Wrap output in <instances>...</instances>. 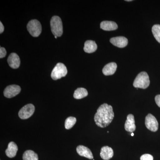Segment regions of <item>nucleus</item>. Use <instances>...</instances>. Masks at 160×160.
<instances>
[{"instance_id": "nucleus-1", "label": "nucleus", "mask_w": 160, "mask_h": 160, "mask_svg": "<svg viewBox=\"0 0 160 160\" xmlns=\"http://www.w3.org/2000/svg\"><path fill=\"white\" fill-rule=\"evenodd\" d=\"M114 116L112 106L104 103L98 108L94 116V121L98 127L105 128L111 123Z\"/></svg>"}, {"instance_id": "nucleus-2", "label": "nucleus", "mask_w": 160, "mask_h": 160, "mask_svg": "<svg viewBox=\"0 0 160 160\" xmlns=\"http://www.w3.org/2000/svg\"><path fill=\"white\" fill-rule=\"evenodd\" d=\"M150 84L149 77L146 72H142L135 79L133 86L136 88L146 89Z\"/></svg>"}, {"instance_id": "nucleus-3", "label": "nucleus", "mask_w": 160, "mask_h": 160, "mask_svg": "<svg viewBox=\"0 0 160 160\" xmlns=\"http://www.w3.org/2000/svg\"><path fill=\"white\" fill-rule=\"evenodd\" d=\"M51 31L55 36L59 37L62 35V22L59 17L54 16L50 21Z\"/></svg>"}, {"instance_id": "nucleus-4", "label": "nucleus", "mask_w": 160, "mask_h": 160, "mask_svg": "<svg viewBox=\"0 0 160 160\" xmlns=\"http://www.w3.org/2000/svg\"><path fill=\"white\" fill-rule=\"evenodd\" d=\"M67 68L64 64L58 63L55 66L51 72L52 78L54 80L61 79L66 76L67 74Z\"/></svg>"}, {"instance_id": "nucleus-5", "label": "nucleus", "mask_w": 160, "mask_h": 160, "mask_svg": "<svg viewBox=\"0 0 160 160\" xmlns=\"http://www.w3.org/2000/svg\"><path fill=\"white\" fill-rule=\"evenodd\" d=\"M27 28L29 33L33 37H38L42 32V25L36 19L29 21L27 24Z\"/></svg>"}, {"instance_id": "nucleus-6", "label": "nucleus", "mask_w": 160, "mask_h": 160, "mask_svg": "<svg viewBox=\"0 0 160 160\" xmlns=\"http://www.w3.org/2000/svg\"><path fill=\"white\" fill-rule=\"evenodd\" d=\"M35 111V107L32 104H27L22 107L18 112L19 117L22 119H26L32 115Z\"/></svg>"}, {"instance_id": "nucleus-7", "label": "nucleus", "mask_w": 160, "mask_h": 160, "mask_svg": "<svg viewBox=\"0 0 160 160\" xmlns=\"http://www.w3.org/2000/svg\"><path fill=\"white\" fill-rule=\"evenodd\" d=\"M145 125L147 129L152 132H156L158 129V123L157 120L150 113L146 117Z\"/></svg>"}, {"instance_id": "nucleus-8", "label": "nucleus", "mask_w": 160, "mask_h": 160, "mask_svg": "<svg viewBox=\"0 0 160 160\" xmlns=\"http://www.w3.org/2000/svg\"><path fill=\"white\" fill-rule=\"evenodd\" d=\"M21 88L18 85H12L8 86L5 89L4 95L8 98H11L17 95L21 92Z\"/></svg>"}, {"instance_id": "nucleus-9", "label": "nucleus", "mask_w": 160, "mask_h": 160, "mask_svg": "<svg viewBox=\"0 0 160 160\" xmlns=\"http://www.w3.org/2000/svg\"><path fill=\"white\" fill-rule=\"evenodd\" d=\"M110 42L113 45L119 48H124L128 45V39L124 37H117L111 38Z\"/></svg>"}, {"instance_id": "nucleus-10", "label": "nucleus", "mask_w": 160, "mask_h": 160, "mask_svg": "<svg viewBox=\"0 0 160 160\" xmlns=\"http://www.w3.org/2000/svg\"><path fill=\"white\" fill-rule=\"evenodd\" d=\"M8 64L12 69H16L19 68L20 65V59L17 53H12L8 57Z\"/></svg>"}, {"instance_id": "nucleus-11", "label": "nucleus", "mask_w": 160, "mask_h": 160, "mask_svg": "<svg viewBox=\"0 0 160 160\" xmlns=\"http://www.w3.org/2000/svg\"><path fill=\"white\" fill-rule=\"evenodd\" d=\"M77 152L78 154L81 156L87 158L89 159H92L93 158V155L91 150L84 146H79L77 148Z\"/></svg>"}, {"instance_id": "nucleus-12", "label": "nucleus", "mask_w": 160, "mask_h": 160, "mask_svg": "<svg viewBox=\"0 0 160 160\" xmlns=\"http://www.w3.org/2000/svg\"><path fill=\"white\" fill-rule=\"evenodd\" d=\"M125 129L126 131L132 132L136 129V126L135 125L134 116L130 114L127 116V120L125 124Z\"/></svg>"}, {"instance_id": "nucleus-13", "label": "nucleus", "mask_w": 160, "mask_h": 160, "mask_svg": "<svg viewBox=\"0 0 160 160\" xmlns=\"http://www.w3.org/2000/svg\"><path fill=\"white\" fill-rule=\"evenodd\" d=\"M113 151L112 149L108 146H104L101 149L100 156L103 160H109L112 158Z\"/></svg>"}, {"instance_id": "nucleus-14", "label": "nucleus", "mask_w": 160, "mask_h": 160, "mask_svg": "<svg viewBox=\"0 0 160 160\" xmlns=\"http://www.w3.org/2000/svg\"><path fill=\"white\" fill-rule=\"evenodd\" d=\"M101 29L106 31H112L118 28L116 23L112 21H103L100 24Z\"/></svg>"}, {"instance_id": "nucleus-15", "label": "nucleus", "mask_w": 160, "mask_h": 160, "mask_svg": "<svg viewBox=\"0 0 160 160\" xmlns=\"http://www.w3.org/2000/svg\"><path fill=\"white\" fill-rule=\"evenodd\" d=\"M117 68V65L116 63H109L104 66L102 69L103 73L106 76L112 75L116 71Z\"/></svg>"}, {"instance_id": "nucleus-16", "label": "nucleus", "mask_w": 160, "mask_h": 160, "mask_svg": "<svg viewBox=\"0 0 160 160\" xmlns=\"http://www.w3.org/2000/svg\"><path fill=\"white\" fill-rule=\"evenodd\" d=\"M18 150L17 145L14 142H10L8 144V148L6 150V155L9 158L14 157L16 155Z\"/></svg>"}, {"instance_id": "nucleus-17", "label": "nucleus", "mask_w": 160, "mask_h": 160, "mask_svg": "<svg viewBox=\"0 0 160 160\" xmlns=\"http://www.w3.org/2000/svg\"><path fill=\"white\" fill-rule=\"evenodd\" d=\"M98 46L94 41L88 40L85 43L84 50L85 52L87 53H92L96 51Z\"/></svg>"}, {"instance_id": "nucleus-18", "label": "nucleus", "mask_w": 160, "mask_h": 160, "mask_svg": "<svg viewBox=\"0 0 160 160\" xmlns=\"http://www.w3.org/2000/svg\"><path fill=\"white\" fill-rule=\"evenodd\" d=\"M88 95V92L86 89L83 88H79L75 91L73 97L77 99H81L86 97Z\"/></svg>"}, {"instance_id": "nucleus-19", "label": "nucleus", "mask_w": 160, "mask_h": 160, "mask_svg": "<svg viewBox=\"0 0 160 160\" xmlns=\"http://www.w3.org/2000/svg\"><path fill=\"white\" fill-rule=\"evenodd\" d=\"M23 160H38V154L32 150H27L23 155Z\"/></svg>"}, {"instance_id": "nucleus-20", "label": "nucleus", "mask_w": 160, "mask_h": 160, "mask_svg": "<svg viewBox=\"0 0 160 160\" xmlns=\"http://www.w3.org/2000/svg\"><path fill=\"white\" fill-rule=\"evenodd\" d=\"M76 122L77 119L75 118L69 117L65 121V128L67 129H71L74 126Z\"/></svg>"}, {"instance_id": "nucleus-21", "label": "nucleus", "mask_w": 160, "mask_h": 160, "mask_svg": "<svg viewBox=\"0 0 160 160\" xmlns=\"http://www.w3.org/2000/svg\"><path fill=\"white\" fill-rule=\"evenodd\" d=\"M152 31L155 38L159 43H160V25H154L152 26Z\"/></svg>"}, {"instance_id": "nucleus-22", "label": "nucleus", "mask_w": 160, "mask_h": 160, "mask_svg": "<svg viewBox=\"0 0 160 160\" xmlns=\"http://www.w3.org/2000/svg\"><path fill=\"white\" fill-rule=\"evenodd\" d=\"M141 160H153V158L151 155L145 154L143 155L140 158Z\"/></svg>"}, {"instance_id": "nucleus-23", "label": "nucleus", "mask_w": 160, "mask_h": 160, "mask_svg": "<svg viewBox=\"0 0 160 160\" xmlns=\"http://www.w3.org/2000/svg\"><path fill=\"white\" fill-rule=\"evenodd\" d=\"M6 55V49L4 47H0V58L5 57Z\"/></svg>"}, {"instance_id": "nucleus-24", "label": "nucleus", "mask_w": 160, "mask_h": 160, "mask_svg": "<svg viewBox=\"0 0 160 160\" xmlns=\"http://www.w3.org/2000/svg\"><path fill=\"white\" fill-rule=\"evenodd\" d=\"M156 103L158 107L160 108V95H158L155 98Z\"/></svg>"}, {"instance_id": "nucleus-25", "label": "nucleus", "mask_w": 160, "mask_h": 160, "mask_svg": "<svg viewBox=\"0 0 160 160\" xmlns=\"http://www.w3.org/2000/svg\"><path fill=\"white\" fill-rule=\"evenodd\" d=\"M4 30V26L2 22H0V33H2Z\"/></svg>"}, {"instance_id": "nucleus-26", "label": "nucleus", "mask_w": 160, "mask_h": 160, "mask_svg": "<svg viewBox=\"0 0 160 160\" xmlns=\"http://www.w3.org/2000/svg\"><path fill=\"white\" fill-rule=\"evenodd\" d=\"M131 135L132 136H134V133H133V132H132Z\"/></svg>"}, {"instance_id": "nucleus-27", "label": "nucleus", "mask_w": 160, "mask_h": 160, "mask_svg": "<svg viewBox=\"0 0 160 160\" xmlns=\"http://www.w3.org/2000/svg\"><path fill=\"white\" fill-rule=\"evenodd\" d=\"M126 1H127V2H131L132 0H126Z\"/></svg>"}, {"instance_id": "nucleus-28", "label": "nucleus", "mask_w": 160, "mask_h": 160, "mask_svg": "<svg viewBox=\"0 0 160 160\" xmlns=\"http://www.w3.org/2000/svg\"><path fill=\"white\" fill-rule=\"evenodd\" d=\"M58 37L57 36H55V38L56 39Z\"/></svg>"}]
</instances>
